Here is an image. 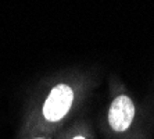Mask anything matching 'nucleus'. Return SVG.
<instances>
[{
	"label": "nucleus",
	"instance_id": "obj_1",
	"mask_svg": "<svg viewBox=\"0 0 154 139\" xmlns=\"http://www.w3.org/2000/svg\"><path fill=\"white\" fill-rule=\"evenodd\" d=\"M74 93L68 85H57L50 92L43 106V114L49 121H58L68 113L72 104Z\"/></svg>",
	"mask_w": 154,
	"mask_h": 139
},
{
	"label": "nucleus",
	"instance_id": "obj_3",
	"mask_svg": "<svg viewBox=\"0 0 154 139\" xmlns=\"http://www.w3.org/2000/svg\"><path fill=\"white\" fill-rule=\"evenodd\" d=\"M74 139H85V138H82V136H76V138H74Z\"/></svg>",
	"mask_w": 154,
	"mask_h": 139
},
{
	"label": "nucleus",
	"instance_id": "obj_2",
	"mask_svg": "<svg viewBox=\"0 0 154 139\" xmlns=\"http://www.w3.org/2000/svg\"><path fill=\"white\" fill-rule=\"evenodd\" d=\"M135 117V106L128 96H118L108 111V122L111 128L122 132L129 128Z\"/></svg>",
	"mask_w": 154,
	"mask_h": 139
}]
</instances>
